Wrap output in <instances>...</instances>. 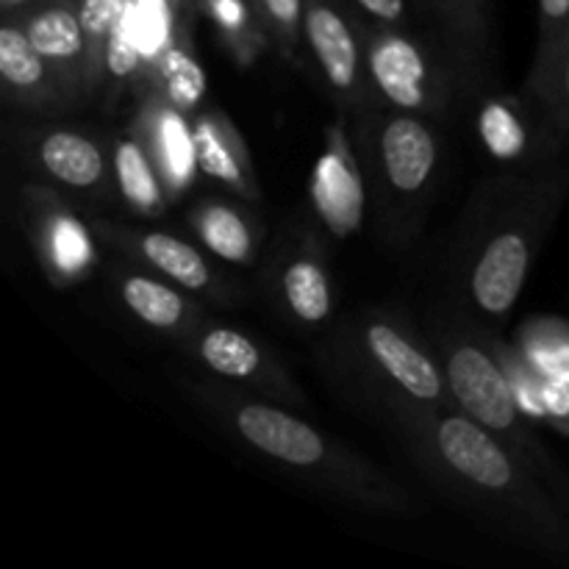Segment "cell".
I'll return each mask as SVG.
<instances>
[{
	"mask_svg": "<svg viewBox=\"0 0 569 569\" xmlns=\"http://www.w3.org/2000/svg\"><path fill=\"white\" fill-rule=\"evenodd\" d=\"M309 189L315 214L333 237L345 239L359 231L367 200L365 178L339 126L328 128V144L317 159Z\"/></svg>",
	"mask_w": 569,
	"mask_h": 569,
	"instance_id": "cell-11",
	"label": "cell"
},
{
	"mask_svg": "<svg viewBox=\"0 0 569 569\" xmlns=\"http://www.w3.org/2000/svg\"><path fill=\"white\" fill-rule=\"evenodd\" d=\"M198 398L248 448L292 470L300 481L372 511L409 509V495L378 467L367 465L361 456L350 453L283 406L220 387H200Z\"/></svg>",
	"mask_w": 569,
	"mask_h": 569,
	"instance_id": "cell-2",
	"label": "cell"
},
{
	"mask_svg": "<svg viewBox=\"0 0 569 569\" xmlns=\"http://www.w3.org/2000/svg\"><path fill=\"white\" fill-rule=\"evenodd\" d=\"M442 372L450 398L465 415L503 439L511 453L526 461L545 483H565L561 472L548 461L542 445L528 431L509 376L492 350L467 333H448L442 337Z\"/></svg>",
	"mask_w": 569,
	"mask_h": 569,
	"instance_id": "cell-4",
	"label": "cell"
},
{
	"mask_svg": "<svg viewBox=\"0 0 569 569\" xmlns=\"http://www.w3.org/2000/svg\"><path fill=\"white\" fill-rule=\"evenodd\" d=\"M137 133L159 167L167 198L176 200L178 194L189 192L200 167L198 150H194V128L187 111L176 109L164 98L150 92L139 111Z\"/></svg>",
	"mask_w": 569,
	"mask_h": 569,
	"instance_id": "cell-14",
	"label": "cell"
},
{
	"mask_svg": "<svg viewBox=\"0 0 569 569\" xmlns=\"http://www.w3.org/2000/svg\"><path fill=\"white\" fill-rule=\"evenodd\" d=\"M367 14L376 22H383V26H400L406 22V0H356Z\"/></svg>",
	"mask_w": 569,
	"mask_h": 569,
	"instance_id": "cell-31",
	"label": "cell"
},
{
	"mask_svg": "<svg viewBox=\"0 0 569 569\" xmlns=\"http://www.w3.org/2000/svg\"><path fill=\"white\" fill-rule=\"evenodd\" d=\"M131 0H78L83 37H87V67H89V98L103 81V56L117 22L126 14Z\"/></svg>",
	"mask_w": 569,
	"mask_h": 569,
	"instance_id": "cell-26",
	"label": "cell"
},
{
	"mask_svg": "<svg viewBox=\"0 0 569 569\" xmlns=\"http://www.w3.org/2000/svg\"><path fill=\"white\" fill-rule=\"evenodd\" d=\"M114 183L117 192L128 203V209L137 211L142 217H161L167 203V189L159 176L153 156L148 153L139 133L133 131L131 137L117 139L114 144Z\"/></svg>",
	"mask_w": 569,
	"mask_h": 569,
	"instance_id": "cell-21",
	"label": "cell"
},
{
	"mask_svg": "<svg viewBox=\"0 0 569 569\" xmlns=\"http://www.w3.org/2000/svg\"><path fill=\"white\" fill-rule=\"evenodd\" d=\"M194 150H198V167L206 178L228 187L239 198H259L253 161H250L248 144L242 133L233 128L222 111L209 109L192 117Z\"/></svg>",
	"mask_w": 569,
	"mask_h": 569,
	"instance_id": "cell-17",
	"label": "cell"
},
{
	"mask_svg": "<svg viewBox=\"0 0 569 569\" xmlns=\"http://www.w3.org/2000/svg\"><path fill=\"white\" fill-rule=\"evenodd\" d=\"M569 192V167H548L542 176L506 181L492 189L489 217H481V233L465 242V289L470 303L487 317H503L520 300L531 276L533 259L559 217Z\"/></svg>",
	"mask_w": 569,
	"mask_h": 569,
	"instance_id": "cell-3",
	"label": "cell"
},
{
	"mask_svg": "<svg viewBox=\"0 0 569 569\" xmlns=\"http://www.w3.org/2000/svg\"><path fill=\"white\" fill-rule=\"evenodd\" d=\"M203 9L228 42L242 48H259L264 42L267 31L248 0H203Z\"/></svg>",
	"mask_w": 569,
	"mask_h": 569,
	"instance_id": "cell-28",
	"label": "cell"
},
{
	"mask_svg": "<svg viewBox=\"0 0 569 569\" xmlns=\"http://www.w3.org/2000/svg\"><path fill=\"white\" fill-rule=\"evenodd\" d=\"M278 283H281L283 306L295 320L306 322V326H322L331 317V281L317 256H292V261H287V267L281 270Z\"/></svg>",
	"mask_w": 569,
	"mask_h": 569,
	"instance_id": "cell-23",
	"label": "cell"
},
{
	"mask_svg": "<svg viewBox=\"0 0 569 569\" xmlns=\"http://www.w3.org/2000/svg\"><path fill=\"white\" fill-rule=\"evenodd\" d=\"M400 437L422 470L459 503L526 539L553 559L569 561V520L542 478L511 453L503 439L456 403L389 406Z\"/></svg>",
	"mask_w": 569,
	"mask_h": 569,
	"instance_id": "cell-1",
	"label": "cell"
},
{
	"mask_svg": "<svg viewBox=\"0 0 569 569\" xmlns=\"http://www.w3.org/2000/svg\"><path fill=\"white\" fill-rule=\"evenodd\" d=\"M303 39L328 87L348 103H365L367 83H370L365 44L359 42L350 20L333 0H306Z\"/></svg>",
	"mask_w": 569,
	"mask_h": 569,
	"instance_id": "cell-9",
	"label": "cell"
},
{
	"mask_svg": "<svg viewBox=\"0 0 569 569\" xmlns=\"http://www.w3.org/2000/svg\"><path fill=\"white\" fill-rule=\"evenodd\" d=\"M478 137L483 150L503 164H539L567 148L559 133L545 122L533 128L526 103L511 98H487L478 109Z\"/></svg>",
	"mask_w": 569,
	"mask_h": 569,
	"instance_id": "cell-15",
	"label": "cell"
},
{
	"mask_svg": "<svg viewBox=\"0 0 569 569\" xmlns=\"http://www.w3.org/2000/svg\"><path fill=\"white\" fill-rule=\"evenodd\" d=\"M533 103L545 111V117H548L553 131L561 137V142L569 144V37L559 61H556V70L550 76L548 87H545V92Z\"/></svg>",
	"mask_w": 569,
	"mask_h": 569,
	"instance_id": "cell-30",
	"label": "cell"
},
{
	"mask_svg": "<svg viewBox=\"0 0 569 569\" xmlns=\"http://www.w3.org/2000/svg\"><path fill=\"white\" fill-rule=\"evenodd\" d=\"M144 67V53L142 42H139L137 31V11H133V0L126 9V14L117 22L114 33H111L109 44H106L103 56V81L100 87L120 89L126 83H131V78H137V72Z\"/></svg>",
	"mask_w": 569,
	"mask_h": 569,
	"instance_id": "cell-27",
	"label": "cell"
},
{
	"mask_svg": "<svg viewBox=\"0 0 569 569\" xmlns=\"http://www.w3.org/2000/svg\"><path fill=\"white\" fill-rule=\"evenodd\" d=\"M569 37V0H539V37L528 72V98L537 100L548 87Z\"/></svg>",
	"mask_w": 569,
	"mask_h": 569,
	"instance_id": "cell-25",
	"label": "cell"
},
{
	"mask_svg": "<svg viewBox=\"0 0 569 569\" xmlns=\"http://www.w3.org/2000/svg\"><path fill=\"white\" fill-rule=\"evenodd\" d=\"M189 226L217 259L231 261V264H253L256 231L239 209L222 200H206L198 209H192Z\"/></svg>",
	"mask_w": 569,
	"mask_h": 569,
	"instance_id": "cell-22",
	"label": "cell"
},
{
	"mask_svg": "<svg viewBox=\"0 0 569 569\" xmlns=\"http://www.w3.org/2000/svg\"><path fill=\"white\" fill-rule=\"evenodd\" d=\"M556 403H553V417H559L561 428L569 431V372L565 378L559 381V387H556Z\"/></svg>",
	"mask_w": 569,
	"mask_h": 569,
	"instance_id": "cell-32",
	"label": "cell"
},
{
	"mask_svg": "<svg viewBox=\"0 0 569 569\" xmlns=\"http://www.w3.org/2000/svg\"><path fill=\"white\" fill-rule=\"evenodd\" d=\"M250 3L278 50L283 56H295L300 39H303L306 0H250Z\"/></svg>",
	"mask_w": 569,
	"mask_h": 569,
	"instance_id": "cell-29",
	"label": "cell"
},
{
	"mask_svg": "<svg viewBox=\"0 0 569 569\" xmlns=\"http://www.w3.org/2000/svg\"><path fill=\"white\" fill-rule=\"evenodd\" d=\"M28 226L33 248L53 283H78L98 264V248L87 222L50 189L31 187L26 192Z\"/></svg>",
	"mask_w": 569,
	"mask_h": 569,
	"instance_id": "cell-8",
	"label": "cell"
},
{
	"mask_svg": "<svg viewBox=\"0 0 569 569\" xmlns=\"http://www.w3.org/2000/svg\"><path fill=\"white\" fill-rule=\"evenodd\" d=\"M187 289L170 287L144 272L120 276V298L126 309L144 326L167 333H192L198 328V306L187 298Z\"/></svg>",
	"mask_w": 569,
	"mask_h": 569,
	"instance_id": "cell-20",
	"label": "cell"
},
{
	"mask_svg": "<svg viewBox=\"0 0 569 569\" xmlns=\"http://www.w3.org/2000/svg\"><path fill=\"white\" fill-rule=\"evenodd\" d=\"M0 76L3 87L22 109L59 111L72 106L53 67L33 48L22 22L9 20L0 28Z\"/></svg>",
	"mask_w": 569,
	"mask_h": 569,
	"instance_id": "cell-16",
	"label": "cell"
},
{
	"mask_svg": "<svg viewBox=\"0 0 569 569\" xmlns=\"http://www.w3.org/2000/svg\"><path fill=\"white\" fill-rule=\"evenodd\" d=\"M356 333V361L365 370L367 389L381 400V409L453 403L442 367L403 326L376 315L359 322Z\"/></svg>",
	"mask_w": 569,
	"mask_h": 569,
	"instance_id": "cell-5",
	"label": "cell"
},
{
	"mask_svg": "<svg viewBox=\"0 0 569 569\" xmlns=\"http://www.w3.org/2000/svg\"><path fill=\"white\" fill-rule=\"evenodd\" d=\"M461 78L487 67L492 44V0H428Z\"/></svg>",
	"mask_w": 569,
	"mask_h": 569,
	"instance_id": "cell-19",
	"label": "cell"
},
{
	"mask_svg": "<svg viewBox=\"0 0 569 569\" xmlns=\"http://www.w3.org/2000/svg\"><path fill=\"white\" fill-rule=\"evenodd\" d=\"M365 61L372 89L392 109L422 117H439L448 111V72L409 33L383 22L378 28H367Z\"/></svg>",
	"mask_w": 569,
	"mask_h": 569,
	"instance_id": "cell-6",
	"label": "cell"
},
{
	"mask_svg": "<svg viewBox=\"0 0 569 569\" xmlns=\"http://www.w3.org/2000/svg\"><path fill=\"white\" fill-rule=\"evenodd\" d=\"M37 164L56 183L78 192H94L109 178V159L98 139L72 128H53L33 144Z\"/></svg>",
	"mask_w": 569,
	"mask_h": 569,
	"instance_id": "cell-18",
	"label": "cell"
},
{
	"mask_svg": "<svg viewBox=\"0 0 569 569\" xmlns=\"http://www.w3.org/2000/svg\"><path fill=\"white\" fill-rule=\"evenodd\" d=\"M22 26L31 37L33 48L53 67L70 103L76 106L89 100L87 37H83L81 17H78V3L50 0L48 6L28 14Z\"/></svg>",
	"mask_w": 569,
	"mask_h": 569,
	"instance_id": "cell-13",
	"label": "cell"
},
{
	"mask_svg": "<svg viewBox=\"0 0 569 569\" xmlns=\"http://www.w3.org/2000/svg\"><path fill=\"white\" fill-rule=\"evenodd\" d=\"M370 156L392 203H420L437 178L439 137L422 114L395 111L376 128Z\"/></svg>",
	"mask_w": 569,
	"mask_h": 569,
	"instance_id": "cell-7",
	"label": "cell"
},
{
	"mask_svg": "<svg viewBox=\"0 0 569 569\" xmlns=\"http://www.w3.org/2000/svg\"><path fill=\"white\" fill-rule=\"evenodd\" d=\"M189 342H192L194 356L214 376L228 378L233 383H244V387H253L256 392L270 395L272 400L300 403L298 387L292 383V378L248 333L233 331V328L226 326L194 328L189 333Z\"/></svg>",
	"mask_w": 569,
	"mask_h": 569,
	"instance_id": "cell-10",
	"label": "cell"
},
{
	"mask_svg": "<svg viewBox=\"0 0 569 569\" xmlns=\"http://www.w3.org/2000/svg\"><path fill=\"white\" fill-rule=\"evenodd\" d=\"M98 231L100 237H106V242L117 244L122 253L133 256L144 267L170 278L172 283H178L187 292L228 300V289L217 281L214 270L194 244L183 242V239L172 237L167 231H131V228L109 226L103 220L98 222Z\"/></svg>",
	"mask_w": 569,
	"mask_h": 569,
	"instance_id": "cell-12",
	"label": "cell"
},
{
	"mask_svg": "<svg viewBox=\"0 0 569 569\" xmlns=\"http://www.w3.org/2000/svg\"><path fill=\"white\" fill-rule=\"evenodd\" d=\"M26 3H31V0H3V9L14 11V9H20V6H26Z\"/></svg>",
	"mask_w": 569,
	"mask_h": 569,
	"instance_id": "cell-33",
	"label": "cell"
},
{
	"mask_svg": "<svg viewBox=\"0 0 569 569\" xmlns=\"http://www.w3.org/2000/svg\"><path fill=\"white\" fill-rule=\"evenodd\" d=\"M150 92L164 98L176 109L194 114L206 98V72L194 53L189 50L187 39H178L156 59L148 70Z\"/></svg>",
	"mask_w": 569,
	"mask_h": 569,
	"instance_id": "cell-24",
	"label": "cell"
}]
</instances>
